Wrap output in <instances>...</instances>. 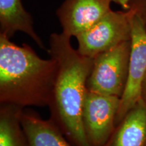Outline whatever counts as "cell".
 Wrapping results in <instances>:
<instances>
[{"label":"cell","mask_w":146,"mask_h":146,"mask_svg":"<svg viewBox=\"0 0 146 146\" xmlns=\"http://www.w3.org/2000/svg\"><path fill=\"white\" fill-rule=\"evenodd\" d=\"M120 98L87 90L82 108V124L90 146H104L116 129Z\"/></svg>","instance_id":"obj_5"},{"label":"cell","mask_w":146,"mask_h":146,"mask_svg":"<svg viewBox=\"0 0 146 146\" xmlns=\"http://www.w3.org/2000/svg\"><path fill=\"white\" fill-rule=\"evenodd\" d=\"M131 41L94 58L87 89L97 94L121 98L129 74Z\"/></svg>","instance_id":"obj_4"},{"label":"cell","mask_w":146,"mask_h":146,"mask_svg":"<svg viewBox=\"0 0 146 146\" xmlns=\"http://www.w3.org/2000/svg\"><path fill=\"white\" fill-rule=\"evenodd\" d=\"M131 53L129 74L116 118V125L141 99V85L146 73V28L134 13L131 18Z\"/></svg>","instance_id":"obj_6"},{"label":"cell","mask_w":146,"mask_h":146,"mask_svg":"<svg viewBox=\"0 0 146 146\" xmlns=\"http://www.w3.org/2000/svg\"><path fill=\"white\" fill-rule=\"evenodd\" d=\"M116 0H64L56 11L63 33L76 36L112 10Z\"/></svg>","instance_id":"obj_7"},{"label":"cell","mask_w":146,"mask_h":146,"mask_svg":"<svg viewBox=\"0 0 146 146\" xmlns=\"http://www.w3.org/2000/svg\"><path fill=\"white\" fill-rule=\"evenodd\" d=\"M130 2L131 0H116V2L123 7L124 10H129L130 8Z\"/></svg>","instance_id":"obj_13"},{"label":"cell","mask_w":146,"mask_h":146,"mask_svg":"<svg viewBox=\"0 0 146 146\" xmlns=\"http://www.w3.org/2000/svg\"><path fill=\"white\" fill-rule=\"evenodd\" d=\"M70 36L50 35V58L57 63V72L50 103V120L74 146H90L82 124V108L87 91V81L94 58L83 56L73 48Z\"/></svg>","instance_id":"obj_1"},{"label":"cell","mask_w":146,"mask_h":146,"mask_svg":"<svg viewBox=\"0 0 146 146\" xmlns=\"http://www.w3.org/2000/svg\"><path fill=\"white\" fill-rule=\"evenodd\" d=\"M141 98L146 104V73L141 85Z\"/></svg>","instance_id":"obj_14"},{"label":"cell","mask_w":146,"mask_h":146,"mask_svg":"<svg viewBox=\"0 0 146 146\" xmlns=\"http://www.w3.org/2000/svg\"><path fill=\"white\" fill-rule=\"evenodd\" d=\"M133 14L131 10H111L75 36L78 52L83 56L94 58L124 42L131 41V22Z\"/></svg>","instance_id":"obj_3"},{"label":"cell","mask_w":146,"mask_h":146,"mask_svg":"<svg viewBox=\"0 0 146 146\" xmlns=\"http://www.w3.org/2000/svg\"><path fill=\"white\" fill-rule=\"evenodd\" d=\"M21 121L29 146H74L52 120L35 111L23 110Z\"/></svg>","instance_id":"obj_9"},{"label":"cell","mask_w":146,"mask_h":146,"mask_svg":"<svg viewBox=\"0 0 146 146\" xmlns=\"http://www.w3.org/2000/svg\"><path fill=\"white\" fill-rule=\"evenodd\" d=\"M30 36L41 49L44 43L33 27V20L24 8L21 0H0V35L10 39L16 32Z\"/></svg>","instance_id":"obj_10"},{"label":"cell","mask_w":146,"mask_h":146,"mask_svg":"<svg viewBox=\"0 0 146 146\" xmlns=\"http://www.w3.org/2000/svg\"><path fill=\"white\" fill-rule=\"evenodd\" d=\"M104 146H146V104L142 98L116 125Z\"/></svg>","instance_id":"obj_8"},{"label":"cell","mask_w":146,"mask_h":146,"mask_svg":"<svg viewBox=\"0 0 146 146\" xmlns=\"http://www.w3.org/2000/svg\"><path fill=\"white\" fill-rule=\"evenodd\" d=\"M129 10L141 18L146 28V0H131Z\"/></svg>","instance_id":"obj_12"},{"label":"cell","mask_w":146,"mask_h":146,"mask_svg":"<svg viewBox=\"0 0 146 146\" xmlns=\"http://www.w3.org/2000/svg\"><path fill=\"white\" fill-rule=\"evenodd\" d=\"M57 72L53 58L43 59L27 43L0 35V103L48 106Z\"/></svg>","instance_id":"obj_2"},{"label":"cell","mask_w":146,"mask_h":146,"mask_svg":"<svg viewBox=\"0 0 146 146\" xmlns=\"http://www.w3.org/2000/svg\"><path fill=\"white\" fill-rule=\"evenodd\" d=\"M24 108L10 104L0 106V146H29L22 127Z\"/></svg>","instance_id":"obj_11"}]
</instances>
